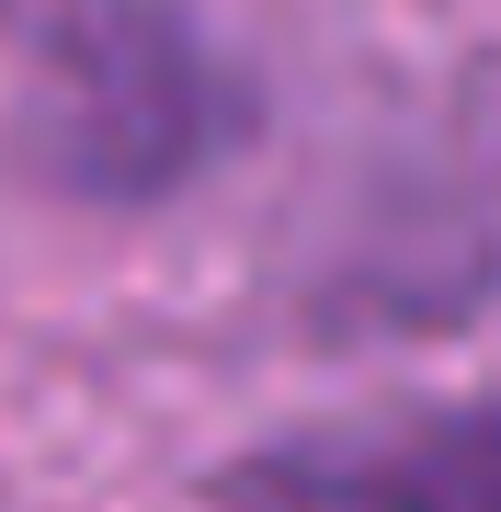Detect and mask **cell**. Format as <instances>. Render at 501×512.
<instances>
[{"mask_svg":"<svg viewBox=\"0 0 501 512\" xmlns=\"http://www.w3.org/2000/svg\"><path fill=\"white\" fill-rule=\"evenodd\" d=\"M57 80H69V126L103 171H171L205 137V69L160 12H80L57 35Z\"/></svg>","mask_w":501,"mask_h":512,"instance_id":"2","label":"cell"},{"mask_svg":"<svg viewBox=\"0 0 501 512\" xmlns=\"http://www.w3.org/2000/svg\"><path fill=\"white\" fill-rule=\"evenodd\" d=\"M228 512H501V387L285 433L228 478Z\"/></svg>","mask_w":501,"mask_h":512,"instance_id":"1","label":"cell"}]
</instances>
